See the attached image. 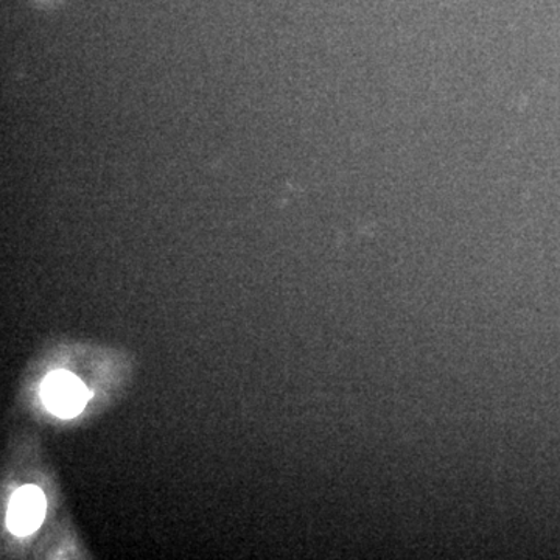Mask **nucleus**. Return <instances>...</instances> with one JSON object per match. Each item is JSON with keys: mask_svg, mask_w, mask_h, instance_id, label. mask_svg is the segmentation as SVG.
<instances>
[{"mask_svg": "<svg viewBox=\"0 0 560 560\" xmlns=\"http://www.w3.org/2000/svg\"><path fill=\"white\" fill-rule=\"evenodd\" d=\"M47 410L62 419L80 415L90 399L86 386L68 371L51 372L40 388Z\"/></svg>", "mask_w": 560, "mask_h": 560, "instance_id": "f257e3e1", "label": "nucleus"}, {"mask_svg": "<svg viewBox=\"0 0 560 560\" xmlns=\"http://www.w3.org/2000/svg\"><path fill=\"white\" fill-rule=\"evenodd\" d=\"M46 497L36 486H24L11 497L7 525L16 536H28L39 528L46 517Z\"/></svg>", "mask_w": 560, "mask_h": 560, "instance_id": "f03ea898", "label": "nucleus"}]
</instances>
